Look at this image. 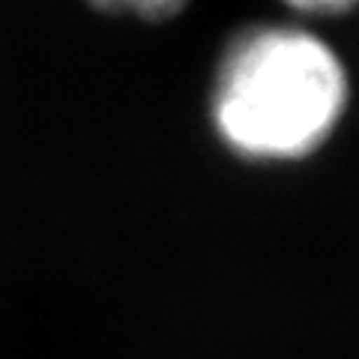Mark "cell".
Here are the masks:
<instances>
[{
    "mask_svg": "<svg viewBox=\"0 0 359 359\" xmlns=\"http://www.w3.org/2000/svg\"><path fill=\"white\" fill-rule=\"evenodd\" d=\"M347 105V75L306 27L261 25L237 33L212 81V123L252 162H290L318 150Z\"/></svg>",
    "mask_w": 359,
    "mask_h": 359,
    "instance_id": "cell-1",
    "label": "cell"
},
{
    "mask_svg": "<svg viewBox=\"0 0 359 359\" xmlns=\"http://www.w3.org/2000/svg\"><path fill=\"white\" fill-rule=\"evenodd\" d=\"M96 9L102 13H114V15H135V18H171L180 13L189 0H90Z\"/></svg>",
    "mask_w": 359,
    "mask_h": 359,
    "instance_id": "cell-2",
    "label": "cell"
},
{
    "mask_svg": "<svg viewBox=\"0 0 359 359\" xmlns=\"http://www.w3.org/2000/svg\"><path fill=\"white\" fill-rule=\"evenodd\" d=\"M285 4L302 15H339L359 6V0H285Z\"/></svg>",
    "mask_w": 359,
    "mask_h": 359,
    "instance_id": "cell-3",
    "label": "cell"
}]
</instances>
